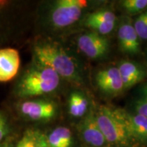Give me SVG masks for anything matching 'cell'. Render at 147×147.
Masks as SVG:
<instances>
[{
	"label": "cell",
	"mask_w": 147,
	"mask_h": 147,
	"mask_svg": "<svg viewBox=\"0 0 147 147\" xmlns=\"http://www.w3.org/2000/svg\"><path fill=\"white\" fill-rule=\"evenodd\" d=\"M16 147H49L47 135L38 129H29L23 134Z\"/></svg>",
	"instance_id": "15"
},
{
	"label": "cell",
	"mask_w": 147,
	"mask_h": 147,
	"mask_svg": "<svg viewBox=\"0 0 147 147\" xmlns=\"http://www.w3.org/2000/svg\"><path fill=\"white\" fill-rule=\"evenodd\" d=\"M118 110L134 142L147 146V117L125 109Z\"/></svg>",
	"instance_id": "9"
},
{
	"label": "cell",
	"mask_w": 147,
	"mask_h": 147,
	"mask_svg": "<svg viewBox=\"0 0 147 147\" xmlns=\"http://www.w3.org/2000/svg\"><path fill=\"white\" fill-rule=\"evenodd\" d=\"M61 79L50 67L34 61L16 84V95L29 100L50 94L59 87Z\"/></svg>",
	"instance_id": "2"
},
{
	"label": "cell",
	"mask_w": 147,
	"mask_h": 147,
	"mask_svg": "<svg viewBox=\"0 0 147 147\" xmlns=\"http://www.w3.org/2000/svg\"><path fill=\"white\" fill-rule=\"evenodd\" d=\"M87 0H57L51 2L45 16L47 25L53 30H63L76 24L95 4Z\"/></svg>",
	"instance_id": "3"
},
{
	"label": "cell",
	"mask_w": 147,
	"mask_h": 147,
	"mask_svg": "<svg viewBox=\"0 0 147 147\" xmlns=\"http://www.w3.org/2000/svg\"><path fill=\"white\" fill-rule=\"evenodd\" d=\"M21 64L18 51L10 47L0 49V82L13 79L18 74Z\"/></svg>",
	"instance_id": "12"
},
{
	"label": "cell",
	"mask_w": 147,
	"mask_h": 147,
	"mask_svg": "<svg viewBox=\"0 0 147 147\" xmlns=\"http://www.w3.org/2000/svg\"><path fill=\"white\" fill-rule=\"evenodd\" d=\"M95 83L99 91L107 96H117L124 91L123 83L117 66L99 70L95 76Z\"/></svg>",
	"instance_id": "7"
},
{
	"label": "cell",
	"mask_w": 147,
	"mask_h": 147,
	"mask_svg": "<svg viewBox=\"0 0 147 147\" xmlns=\"http://www.w3.org/2000/svg\"><path fill=\"white\" fill-rule=\"evenodd\" d=\"M117 67L123 83L124 91L142 82L147 76L144 66L134 61L121 60Z\"/></svg>",
	"instance_id": "11"
},
{
	"label": "cell",
	"mask_w": 147,
	"mask_h": 147,
	"mask_svg": "<svg viewBox=\"0 0 147 147\" xmlns=\"http://www.w3.org/2000/svg\"><path fill=\"white\" fill-rule=\"evenodd\" d=\"M20 113L29 120L48 121L57 115L59 106L55 101L45 98L26 100L18 106Z\"/></svg>",
	"instance_id": "5"
},
{
	"label": "cell",
	"mask_w": 147,
	"mask_h": 147,
	"mask_svg": "<svg viewBox=\"0 0 147 147\" xmlns=\"http://www.w3.org/2000/svg\"><path fill=\"white\" fill-rule=\"evenodd\" d=\"M68 113L71 117L82 119L91 110L89 98L82 91L76 90L69 94L67 101Z\"/></svg>",
	"instance_id": "13"
},
{
	"label": "cell",
	"mask_w": 147,
	"mask_h": 147,
	"mask_svg": "<svg viewBox=\"0 0 147 147\" xmlns=\"http://www.w3.org/2000/svg\"><path fill=\"white\" fill-rule=\"evenodd\" d=\"M117 16L115 12L110 9L103 8L91 12L82 17V25L90 23H108L117 22Z\"/></svg>",
	"instance_id": "16"
},
{
	"label": "cell",
	"mask_w": 147,
	"mask_h": 147,
	"mask_svg": "<svg viewBox=\"0 0 147 147\" xmlns=\"http://www.w3.org/2000/svg\"><path fill=\"white\" fill-rule=\"evenodd\" d=\"M133 113L147 117V81L140 86L132 102Z\"/></svg>",
	"instance_id": "18"
},
{
	"label": "cell",
	"mask_w": 147,
	"mask_h": 147,
	"mask_svg": "<svg viewBox=\"0 0 147 147\" xmlns=\"http://www.w3.org/2000/svg\"><path fill=\"white\" fill-rule=\"evenodd\" d=\"M49 147H71L73 136L71 130L64 126L57 127L47 136Z\"/></svg>",
	"instance_id": "14"
},
{
	"label": "cell",
	"mask_w": 147,
	"mask_h": 147,
	"mask_svg": "<svg viewBox=\"0 0 147 147\" xmlns=\"http://www.w3.org/2000/svg\"><path fill=\"white\" fill-rule=\"evenodd\" d=\"M118 43L121 51L127 55H136L141 51L140 40L133 23L125 20L118 29Z\"/></svg>",
	"instance_id": "10"
},
{
	"label": "cell",
	"mask_w": 147,
	"mask_h": 147,
	"mask_svg": "<svg viewBox=\"0 0 147 147\" xmlns=\"http://www.w3.org/2000/svg\"><path fill=\"white\" fill-rule=\"evenodd\" d=\"M34 61L50 67L61 78L76 86L83 85L84 73L78 59L56 41L39 40L33 47Z\"/></svg>",
	"instance_id": "1"
},
{
	"label": "cell",
	"mask_w": 147,
	"mask_h": 147,
	"mask_svg": "<svg viewBox=\"0 0 147 147\" xmlns=\"http://www.w3.org/2000/svg\"><path fill=\"white\" fill-rule=\"evenodd\" d=\"M0 147H14V146L10 142H3L0 143Z\"/></svg>",
	"instance_id": "22"
},
{
	"label": "cell",
	"mask_w": 147,
	"mask_h": 147,
	"mask_svg": "<svg viewBox=\"0 0 147 147\" xmlns=\"http://www.w3.org/2000/svg\"><path fill=\"white\" fill-rule=\"evenodd\" d=\"M95 114L108 145L115 147H129L135 144L118 108L102 105L95 110Z\"/></svg>",
	"instance_id": "4"
},
{
	"label": "cell",
	"mask_w": 147,
	"mask_h": 147,
	"mask_svg": "<svg viewBox=\"0 0 147 147\" xmlns=\"http://www.w3.org/2000/svg\"><path fill=\"white\" fill-rule=\"evenodd\" d=\"M10 132V126L5 116L0 112V143L2 142Z\"/></svg>",
	"instance_id": "21"
},
{
	"label": "cell",
	"mask_w": 147,
	"mask_h": 147,
	"mask_svg": "<svg viewBox=\"0 0 147 147\" xmlns=\"http://www.w3.org/2000/svg\"><path fill=\"white\" fill-rule=\"evenodd\" d=\"M140 40H147V10L140 14L133 23Z\"/></svg>",
	"instance_id": "20"
},
{
	"label": "cell",
	"mask_w": 147,
	"mask_h": 147,
	"mask_svg": "<svg viewBox=\"0 0 147 147\" xmlns=\"http://www.w3.org/2000/svg\"><path fill=\"white\" fill-rule=\"evenodd\" d=\"M77 46L84 55L93 60L105 59L110 51L107 37L92 31L80 35L77 39Z\"/></svg>",
	"instance_id": "6"
},
{
	"label": "cell",
	"mask_w": 147,
	"mask_h": 147,
	"mask_svg": "<svg viewBox=\"0 0 147 147\" xmlns=\"http://www.w3.org/2000/svg\"><path fill=\"white\" fill-rule=\"evenodd\" d=\"M121 4L127 13L136 15L146 10L147 0H124L121 1Z\"/></svg>",
	"instance_id": "19"
},
{
	"label": "cell",
	"mask_w": 147,
	"mask_h": 147,
	"mask_svg": "<svg viewBox=\"0 0 147 147\" xmlns=\"http://www.w3.org/2000/svg\"><path fill=\"white\" fill-rule=\"evenodd\" d=\"M78 131L82 139L91 147H104L108 145L95 117V110L91 108L89 113L79 123Z\"/></svg>",
	"instance_id": "8"
},
{
	"label": "cell",
	"mask_w": 147,
	"mask_h": 147,
	"mask_svg": "<svg viewBox=\"0 0 147 147\" xmlns=\"http://www.w3.org/2000/svg\"><path fill=\"white\" fill-rule=\"evenodd\" d=\"M12 3L10 1L0 0V45L2 41H5V37L8 36V29L10 27V18Z\"/></svg>",
	"instance_id": "17"
}]
</instances>
